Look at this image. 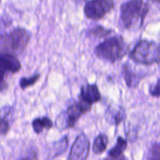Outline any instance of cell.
Masks as SVG:
<instances>
[{
    "label": "cell",
    "mask_w": 160,
    "mask_h": 160,
    "mask_svg": "<svg viewBox=\"0 0 160 160\" xmlns=\"http://www.w3.org/2000/svg\"><path fill=\"white\" fill-rule=\"evenodd\" d=\"M113 8V0H91L86 2L84 11L87 18L97 20L104 17Z\"/></svg>",
    "instance_id": "obj_6"
},
{
    "label": "cell",
    "mask_w": 160,
    "mask_h": 160,
    "mask_svg": "<svg viewBox=\"0 0 160 160\" xmlns=\"http://www.w3.org/2000/svg\"><path fill=\"white\" fill-rule=\"evenodd\" d=\"M80 98L92 106L101 100V94L96 84H87L81 87Z\"/></svg>",
    "instance_id": "obj_8"
},
{
    "label": "cell",
    "mask_w": 160,
    "mask_h": 160,
    "mask_svg": "<svg viewBox=\"0 0 160 160\" xmlns=\"http://www.w3.org/2000/svg\"><path fill=\"white\" fill-rule=\"evenodd\" d=\"M53 123L51 119L47 117H38L34 119L32 122V127L36 134H40L44 129H50L52 127Z\"/></svg>",
    "instance_id": "obj_12"
},
{
    "label": "cell",
    "mask_w": 160,
    "mask_h": 160,
    "mask_svg": "<svg viewBox=\"0 0 160 160\" xmlns=\"http://www.w3.org/2000/svg\"><path fill=\"white\" fill-rule=\"evenodd\" d=\"M8 84L5 79V72L0 70V92H3L7 89Z\"/></svg>",
    "instance_id": "obj_23"
},
{
    "label": "cell",
    "mask_w": 160,
    "mask_h": 160,
    "mask_svg": "<svg viewBox=\"0 0 160 160\" xmlns=\"http://www.w3.org/2000/svg\"><path fill=\"white\" fill-rule=\"evenodd\" d=\"M18 160H38V154L35 150H29Z\"/></svg>",
    "instance_id": "obj_21"
},
{
    "label": "cell",
    "mask_w": 160,
    "mask_h": 160,
    "mask_svg": "<svg viewBox=\"0 0 160 160\" xmlns=\"http://www.w3.org/2000/svg\"><path fill=\"white\" fill-rule=\"evenodd\" d=\"M90 142L84 134H80L70 149L68 160H86L88 157Z\"/></svg>",
    "instance_id": "obj_7"
},
{
    "label": "cell",
    "mask_w": 160,
    "mask_h": 160,
    "mask_svg": "<svg viewBox=\"0 0 160 160\" xmlns=\"http://www.w3.org/2000/svg\"><path fill=\"white\" fill-rule=\"evenodd\" d=\"M31 34L23 28H16L9 33L0 34V52L17 56L26 49Z\"/></svg>",
    "instance_id": "obj_2"
},
{
    "label": "cell",
    "mask_w": 160,
    "mask_h": 160,
    "mask_svg": "<svg viewBox=\"0 0 160 160\" xmlns=\"http://www.w3.org/2000/svg\"><path fill=\"white\" fill-rule=\"evenodd\" d=\"M123 72L125 82L128 88H136L138 85L142 78V75L134 71L129 63L123 66Z\"/></svg>",
    "instance_id": "obj_11"
},
{
    "label": "cell",
    "mask_w": 160,
    "mask_h": 160,
    "mask_svg": "<svg viewBox=\"0 0 160 160\" xmlns=\"http://www.w3.org/2000/svg\"><path fill=\"white\" fill-rule=\"evenodd\" d=\"M109 143V138L106 134H101L95 138L94 141L92 150L95 154H101L103 152L106 151Z\"/></svg>",
    "instance_id": "obj_13"
},
{
    "label": "cell",
    "mask_w": 160,
    "mask_h": 160,
    "mask_svg": "<svg viewBox=\"0 0 160 160\" xmlns=\"http://www.w3.org/2000/svg\"><path fill=\"white\" fill-rule=\"evenodd\" d=\"M106 120L111 125H117L126 118V112L122 106L118 105H109L105 113Z\"/></svg>",
    "instance_id": "obj_9"
},
{
    "label": "cell",
    "mask_w": 160,
    "mask_h": 160,
    "mask_svg": "<svg viewBox=\"0 0 160 160\" xmlns=\"http://www.w3.org/2000/svg\"><path fill=\"white\" fill-rule=\"evenodd\" d=\"M112 30L111 29H107V28H104L102 26H96L95 28H93L92 29L89 30L88 33L92 35L95 36V37L98 38H104L106 36L109 35L110 34H112Z\"/></svg>",
    "instance_id": "obj_16"
},
{
    "label": "cell",
    "mask_w": 160,
    "mask_h": 160,
    "mask_svg": "<svg viewBox=\"0 0 160 160\" xmlns=\"http://www.w3.org/2000/svg\"><path fill=\"white\" fill-rule=\"evenodd\" d=\"M68 143L69 140L67 136H65L63 138L60 139L58 142H54L51 148V151H50V156H52V158H54L63 153L67 148Z\"/></svg>",
    "instance_id": "obj_14"
},
{
    "label": "cell",
    "mask_w": 160,
    "mask_h": 160,
    "mask_svg": "<svg viewBox=\"0 0 160 160\" xmlns=\"http://www.w3.org/2000/svg\"><path fill=\"white\" fill-rule=\"evenodd\" d=\"M150 1H152V2H160V0H150Z\"/></svg>",
    "instance_id": "obj_25"
},
{
    "label": "cell",
    "mask_w": 160,
    "mask_h": 160,
    "mask_svg": "<svg viewBox=\"0 0 160 160\" xmlns=\"http://www.w3.org/2000/svg\"><path fill=\"white\" fill-rule=\"evenodd\" d=\"M76 1H85V0H76Z\"/></svg>",
    "instance_id": "obj_26"
},
{
    "label": "cell",
    "mask_w": 160,
    "mask_h": 160,
    "mask_svg": "<svg viewBox=\"0 0 160 160\" xmlns=\"http://www.w3.org/2000/svg\"><path fill=\"white\" fill-rule=\"evenodd\" d=\"M149 93L153 97H160V79L150 87Z\"/></svg>",
    "instance_id": "obj_20"
},
{
    "label": "cell",
    "mask_w": 160,
    "mask_h": 160,
    "mask_svg": "<svg viewBox=\"0 0 160 160\" xmlns=\"http://www.w3.org/2000/svg\"><path fill=\"white\" fill-rule=\"evenodd\" d=\"M12 111V107L9 106H4L0 109V119H6Z\"/></svg>",
    "instance_id": "obj_22"
},
{
    "label": "cell",
    "mask_w": 160,
    "mask_h": 160,
    "mask_svg": "<svg viewBox=\"0 0 160 160\" xmlns=\"http://www.w3.org/2000/svg\"><path fill=\"white\" fill-rule=\"evenodd\" d=\"M128 52V46L121 36H114L106 39L95 48L98 57L114 62L121 59Z\"/></svg>",
    "instance_id": "obj_3"
},
{
    "label": "cell",
    "mask_w": 160,
    "mask_h": 160,
    "mask_svg": "<svg viewBox=\"0 0 160 160\" xmlns=\"http://www.w3.org/2000/svg\"><path fill=\"white\" fill-rule=\"evenodd\" d=\"M128 147V142L123 138L118 137L115 146L111 148L109 152V156L110 157H119L122 156L123 152Z\"/></svg>",
    "instance_id": "obj_15"
},
{
    "label": "cell",
    "mask_w": 160,
    "mask_h": 160,
    "mask_svg": "<svg viewBox=\"0 0 160 160\" xmlns=\"http://www.w3.org/2000/svg\"><path fill=\"white\" fill-rule=\"evenodd\" d=\"M103 160H127L125 156L123 155L119 156V157H110L109 156V158H106V159H104Z\"/></svg>",
    "instance_id": "obj_24"
},
{
    "label": "cell",
    "mask_w": 160,
    "mask_h": 160,
    "mask_svg": "<svg viewBox=\"0 0 160 160\" xmlns=\"http://www.w3.org/2000/svg\"><path fill=\"white\" fill-rule=\"evenodd\" d=\"M130 57L137 63L151 65L160 62V45L153 41L141 40L130 52Z\"/></svg>",
    "instance_id": "obj_4"
},
{
    "label": "cell",
    "mask_w": 160,
    "mask_h": 160,
    "mask_svg": "<svg viewBox=\"0 0 160 160\" xmlns=\"http://www.w3.org/2000/svg\"><path fill=\"white\" fill-rule=\"evenodd\" d=\"M21 68V64L16 56L0 52V70L17 73Z\"/></svg>",
    "instance_id": "obj_10"
},
{
    "label": "cell",
    "mask_w": 160,
    "mask_h": 160,
    "mask_svg": "<svg viewBox=\"0 0 160 160\" xmlns=\"http://www.w3.org/2000/svg\"><path fill=\"white\" fill-rule=\"evenodd\" d=\"M41 75L40 73H35L31 78H22L20 81V86L22 89H26L31 86L34 85L39 80Z\"/></svg>",
    "instance_id": "obj_17"
},
{
    "label": "cell",
    "mask_w": 160,
    "mask_h": 160,
    "mask_svg": "<svg viewBox=\"0 0 160 160\" xmlns=\"http://www.w3.org/2000/svg\"><path fill=\"white\" fill-rule=\"evenodd\" d=\"M159 41H160V33H159Z\"/></svg>",
    "instance_id": "obj_27"
},
{
    "label": "cell",
    "mask_w": 160,
    "mask_h": 160,
    "mask_svg": "<svg viewBox=\"0 0 160 160\" xmlns=\"http://www.w3.org/2000/svg\"><path fill=\"white\" fill-rule=\"evenodd\" d=\"M149 11V6L143 0H130L120 7V20L125 29L142 28Z\"/></svg>",
    "instance_id": "obj_1"
},
{
    "label": "cell",
    "mask_w": 160,
    "mask_h": 160,
    "mask_svg": "<svg viewBox=\"0 0 160 160\" xmlns=\"http://www.w3.org/2000/svg\"><path fill=\"white\" fill-rule=\"evenodd\" d=\"M10 129V125L6 119H0V134L6 135Z\"/></svg>",
    "instance_id": "obj_19"
},
{
    "label": "cell",
    "mask_w": 160,
    "mask_h": 160,
    "mask_svg": "<svg viewBox=\"0 0 160 160\" xmlns=\"http://www.w3.org/2000/svg\"><path fill=\"white\" fill-rule=\"evenodd\" d=\"M91 109V105L80 98L79 101L75 102L68 106L67 110L62 112L58 117L56 121L58 128L62 130L73 128L81 116L90 111Z\"/></svg>",
    "instance_id": "obj_5"
},
{
    "label": "cell",
    "mask_w": 160,
    "mask_h": 160,
    "mask_svg": "<svg viewBox=\"0 0 160 160\" xmlns=\"http://www.w3.org/2000/svg\"><path fill=\"white\" fill-rule=\"evenodd\" d=\"M147 160H160V143H155L150 147L147 154Z\"/></svg>",
    "instance_id": "obj_18"
}]
</instances>
